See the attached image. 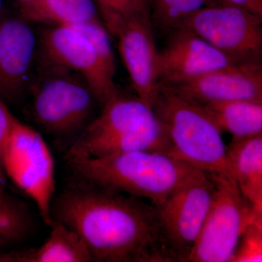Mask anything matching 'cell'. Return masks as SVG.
Listing matches in <instances>:
<instances>
[{"label": "cell", "instance_id": "6da1fadb", "mask_svg": "<svg viewBox=\"0 0 262 262\" xmlns=\"http://www.w3.org/2000/svg\"><path fill=\"white\" fill-rule=\"evenodd\" d=\"M51 215L80 236L93 261L173 262L156 207L142 198L75 182L55 194Z\"/></svg>", "mask_w": 262, "mask_h": 262}, {"label": "cell", "instance_id": "7a4b0ae2", "mask_svg": "<svg viewBox=\"0 0 262 262\" xmlns=\"http://www.w3.org/2000/svg\"><path fill=\"white\" fill-rule=\"evenodd\" d=\"M75 182L163 203L195 168L165 153L134 151L67 158Z\"/></svg>", "mask_w": 262, "mask_h": 262}, {"label": "cell", "instance_id": "3957f363", "mask_svg": "<svg viewBox=\"0 0 262 262\" xmlns=\"http://www.w3.org/2000/svg\"><path fill=\"white\" fill-rule=\"evenodd\" d=\"M134 151L170 155L172 144L152 108L137 96L117 91L69 147L67 158Z\"/></svg>", "mask_w": 262, "mask_h": 262}, {"label": "cell", "instance_id": "277c9868", "mask_svg": "<svg viewBox=\"0 0 262 262\" xmlns=\"http://www.w3.org/2000/svg\"><path fill=\"white\" fill-rule=\"evenodd\" d=\"M152 110L171 142L170 156L208 173L231 176L222 131L203 105L159 83Z\"/></svg>", "mask_w": 262, "mask_h": 262}, {"label": "cell", "instance_id": "5b68a950", "mask_svg": "<svg viewBox=\"0 0 262 262\" xmlns=\"http://www.w3.org/2000/svg\"><path fill=\"white\" fill-rule=\"evenodd\" d=\"M42 77L32 87V120L50 135L72 139V143L94 119L97 101L89 84L76 72L46 67Z\"/></svg>", "mask_w": 262, "mask_h": 262}, {"label": "cell", "instance_id": "8992f818", "mask_svg": "<svg viewBox=\"0 0 262 262\" xmlns=\"http://www.w3.org/2000/svg\"><path fill=\"white\" fill-rule=\"evenodd\" d=\"M0 163L6 178L32 199L44 223L51 227L55 163L42 135L15 117Z\"/></svg>", "mask_w": 262, "mask_h": 262}, {"label": "cell", "instance_id": "52a82bcc", "mask_svg": "<svg viewBox=\"0 0 262 262\" xmlns=\"http://www.w3.org/2000/svg\"><path fill=\"white\" fill-rule=\"evenodd\" d=\"M211 174L214 195L187 262H230L245 229L262 214V208L246 199L230 175Z\"/></svg>", "mask_w": 262, "mask_h": 262}, {"label": "cell", "instance_id": "ba28073f", "mask_svg": "<svg viewBox=\"0 0 262 262\" xmlns=\"http://www.w3.org/2000/svg\"><path fill=\"white\" fill-rule=\"evenodd\" d=\"M215 185L210 173L196 168L156 207L164 241L173 262H187L209 211Z\"/></svg>", "mask_w": 262, "mask_h": 262}, {"label": "cell", "instance_id": "9c48e42d", "mask_svg": "<svg viewBox=\"0 0 262 262\" xmlns=\"http://www.w3.org/2000/svg\"><path fill=\"white\" fill-rule=\"evenodd\" d=\"M177 29L190 31L237 61L261 62L262 18L243 8L225 2L206 5Z\"/></svg>", "mask_w": 262, "mask_h": 262}, {"label": "cell", "instance_id": "30bf717a", "mask_svg": "<svg viewBox=\"0 0 262 262\" xmlns=\"http://www.w3.org/2000/svg\"><path fill=\"white\" fill-rule=\"evenodd\" d=\"M39 48L46 67H61L83 77L101 107L118 91L91 43L75 29L53 26L45 29Z\"/></svg>", "mask_w": 262, "mask_h": 262}, {"label": "cell", "instance_id": "8fae6325", "mask_svg": "<svg viewBox=\"0 0 262 262\" xmlns=\"http://www.w3.org/2000/svg\"><path fill=\"white\" fill-rule=\"evenodd\" d=\"M239 63L190 31L177 29L158 52L157 77L159 83L175 86Z\"/></svg>", "mask_w": 262, "mask_h": 262}, {"label": "cell", "instance_id": "7c38bea8", "mask_svg": "<svg viewBox=\"0 0 262 262\" xmlns=\"http://www.w3.org/2000/svg\"><path fill=\"white\" fill-rule=\"evenodd\" d=\"M37 42L29 22L0 20V101L14 104L30 91Z\"/></svg>", "mask_w": 262, "mask_h": 262}, {"label": "cell", "instance_id": "4fadbf2b", "mask_svg": "<svg viewBox=\"0 0 262 262\" xmlns=\"http://www.w3.org/2000/svg\"><path fill=\"white\" fill-rule=\"evenodd\" d=\"M115 37L136 95L152 108L159 82L156 72L158 51L150 16L134 13L122 24Z\"/></svg>", "mask_w": 262, "mask_h": 262}, {"label": "cell", "instance_id": "5bb4252c", "mask_svg": "<svg viewBox=\"0 0 262 262\" xmlns=\"http://www.w3.org/2000/svg\"><path fill=\"white\" fill-rule=\"evenodd\" d=\"M172 87L201 104L234 101L262 103L261 62L236 63Z\"/></svg>", "mask_w": 262, "mask_h": 262}, {"label": "cell", "instance_id": "9a60e30c", "mask_svg": "<svg viewBox=\"0 0 262 262\" xmlns=\"http://www.w3.org/2000/svg\"><path fill=\"white\" fill-rule=\"evenodd\" d=\"M44 244L30 249L0 253V262H89L91 253L75 231L59 222L51 226Z\"/></svg>", "mask_w": 262, "mask_h": 262}, {"label": "cell", "instance_id": "2e32d148", "mask_svg": "<svg viewBox=\"0 0 262 262\" xmlns=\"http://www.w3.org/2000/svg\"><path fill=\"white\" fill-rule=\"evenodd\" d=\"M227 158L239 190L253 206L262 207V134L232 139L227 146Z\"/></svg>", "mask_w": 262, "mask_h": 262}, {"label": "cell", "instance_id": "e0dca14e", "mask_svg": "<svg viewBox=\"0 0 262 262\" xmlns=\"http://www.w3.org/2000/svg\"><path fill=\"white\" fill-rule=\"evenodd\" d=\"M20 4V17L28 22L72 27L98 18L92 0H28Z\"/></svg>", "mask_w": 262, "mask_h": 262}, {"label": "cell", "instance_id": "ac0fdd59", "mask_svg": "<svg viewBox=\"0 0 262 262\" xmlns=\"http://www.w3.org/2000/svg\"><path fill=\"white\" fill-rule=\"evenodd\" d=\"M222 131L232 139H244L262 134V103L234 101L202 104Z\"/></svg>", "mask_w": 262, "mask_h": 262}, {"label": "cell", "instance_id": "d6986e66", "mask_svg": "<svg viewBox=\"0 0 262 262\" xmlns=\"http://www.w3.org/2000/svg\"><path fill=\"white\" fill-rule=\"evenodd\" d=\"M5 183L0 179V253L28 238L34 227L29 207L6 190Z\"/></svg>", "mask_w": 262, "mask_h": 262}, {"label": "cell", "instance_id": "ffe728a7", "mask_svg": "<svg viewBox=\"0 0 262 262\" xmlns=\"http://www.w3.org/2000/svg\"><path fill=\"white\" fill-rule=\"evenodd\" d=\"M208 0H151V10L160 28L174 30L189 15L207 5Z\"/></svg>", "mask_w": 262, "mask_h": 262}, {"label": "cell", "instance_id": "44dd1931", "mask_svg": "<svg viewBox=\"0 0 262 262\" xmlns=\"http://www.w3.org/2000/svg\"><path fill=\"white\" fill-rule=\"evenodd\" d=\"M77 32L83 34L94 47L98 59L110 77L115 78V58L110 42L108 31L97 19L72 26Z\"/></svg>", "mask_w": 262, "mask_h": 262}, {"label": "cell", "instance_id": "7402d4cb", "mask_svg": "<svg viewBox=\"0 0 262 262\" xmlns=\"http://www.w3.org/2000/svg\"><path fill=\"white\" fill-rule=\"evenodd\" d=\"M261 261L262 214H259L245 229L230 262Z\"/></svg>", "mask_w": 262, "mask_h": 262}, {"label": "cell", "instance_id": "603a6c76", "mask_svg": "<svg viewBox=\"0 0 262 262\" xmlns=\"http://www.w3.org/2000/svg\"><path fill=\"white\" fill-rule=\"evenodd\" d=\"M106 30L115 36L122 24L136 13L133 0H97Z\"/></svg>", "mask_w": 262, "mask_h": 262}, {"label": "cell", "instance_id": "cb8c5ba5", "mask_svg": "<svg viewBox=\"0 0 262 262\" xmlns=\"http://www.w3.org/2000/svg\"><path fill=\"white\" fill-rule=\"evenodd\" d=\"M14 119L15 117L10 113L7 105L0 101V160L2 153L9 137Z\"/></svg>", "mask_w": 262, "mask_h": 262}, {"label": "cell", "instance_id": "d4e9b609", "mask_svg": "<svg viewBox=\"0 0 262 262\" xmlns=\"http://www.w3.org/2000/svg\"><path fill=\"white\" fill-rule=\"evenodd\" d=\"M223 2L248 10L262 18V0H223Z\"/></svg>", "mask_w": 262, "mask_h": 262}, {"label": "cell", "instance_id": "484cf974", "mask_svg": "<svg viewBox=\"0 0 262 262\" xmlns=\"http://www.w3.org/2000/svg\"><path fill=\"white\" fill-rule=\"evenodd\" d=\"M134 9L139 14L150 16L151 10V0H133Z\"/></svg>", "mask_w": 262, "mask_h": 262}, {"label": "cell", "instance_id": "4316f807", "mask_svg": "<svg viewBox=\"0 0 262 262\" xmlns=\"http://www.w3.org/2000/svg\"><path fill=\"white\" fill-rule=\"evenodd\" d=\"M0 179L3 182H6V177H5L4 171H3V168H2L1 165H0Z\"/></svg>", "mask_w": 262, "mask_h": 262}, {"label": "cell", "instance_id": "83f0119b", "mask_svg": "<svg viewBox=\"0 0 262 262\" xmlns=\"http://www.w3.org/2000/svg\"><path fill=\"white\" fill-rule=\"evenodd\" d=\"M19 2L20 3H24V2L28 1V0H18Z\"/></svg>", "mask_w": 262, "mask_h": 262}, {"label": "cell", "instance_id": "f1b7e54d", "mask_svg": "<svg viewBox=\"0 0 262 262\" xmlns=\"http://www.w3.org/2000/svg\"><path fill=\"white\" fill-rule=\"evenodd\" d=\"M1 7H2V0H0V10H1Z\"/></svg>", "mask_w": 262, "mask_h": 262}]
</instances>
